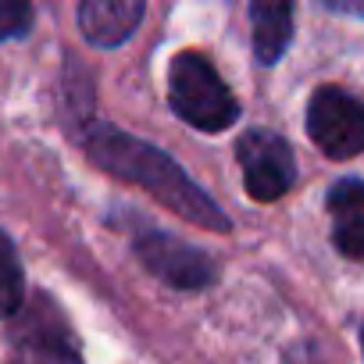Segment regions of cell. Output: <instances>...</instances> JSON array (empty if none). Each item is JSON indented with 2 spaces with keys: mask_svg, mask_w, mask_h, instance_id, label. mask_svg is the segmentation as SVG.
<instances>
[{
  "mask_svg": "<svg viewBox=\"0 0 364 364\" xmlns=\"http://www.w3.org/2000/svg\"><path fill=\"white\" fill-rule=\"evenodd\" d=\"M26 296V275L18 264V250L8 240V232H0V318H11L22 307Z\"/></svg>",
  "mask_w": 364,
  "mask_h": 364,
  "instance_id": "cell-10",
  "label": "cell"
},
{
  "mask_svg": "<svg viewBox=\"0 0 364 364\" xmlns=\"http://www.w3.org/2000/svg\"><path fill=\"white\" fill-rule=\"evenodd\" d=\"M146 0H79V29L82 36L100 47H122L143 22Z\"/></svg>",
  "mask_w": 364,
  "mask_h": 364,
  "instance_id": "cell-6",
  "label": "cell"
},
{
  "mask_svg": "<svg viewBox=\"0 0 364 364\" xmlns=\"http://www.w3.org/2000/svg\"><path fill=\"white\" fill-rule=\"evenodd\" d=\"M360 346H364V332H360Z\"/></svg>",
  "mask_w": 364,
  "mask_h": 364,
  "instance_id": "cell-13",
  "label": "cell"
},
{
  "mask_svg": "<svg viewBox=\"0 0 364 364\" xmlns=\"http://www.w3.org/2000/svg\"><path fill=\"white\" fill-rule=\"evenodd\" d=\"M82 146H86V154L97 168L146 190L157 204L171 208L190 225L208 229V232H229L232 229L225 211L197 186V182H190L186 171H182L164 150H157V146H150V143H143V139H136V136H129L114 125H104V122H93L82 132Z\"/></svg>",
  "mask_w": 364,
  "mask_h": 364,
  "instance_id": "cell-1",
  "label": "cell"
},
{
  "mask_svg": "<svg viewBox=\"0 0 364 364\" xmlns=\"http://www.w3.org/2000/svg\"><path fill=\"white\" fill-rule=\"evenodd\" d=\"M307 136L332 161L364 154V100L339 86H321L307 104Z\"/></svg>",
  "mask_w": 364,
  "mask_h": 364,
  "instance_id": "cell-3",
  "label": "cell"
},
{
  "mask_svg": "<svg viewBox=\"0 0 364 364\" xmlns=\"http://www.w3.org/2000/svg\"><path fill=\"white\" fill-rule=\"evenodd\" d=\"M254 54L261 65H275L293 43V0H250Z\"/></svg>",
  "mask_w": 364,
  "mask_h": 364,
  "instance_id": "cell-9",
  "label": "cell"
},
{
  "mask_svg": "<svg viewBox=\"0 0 364 364\" xmlns=\"http://www.w3.org/2000/svg\"><path fill=\"white\" fill-rule=\"evenodd\" d=\"M321 8L336 11V15H353V18H364V0H318Z\"/></svg>",
  "mask_w": 364,
  "mask_h": 364,
  "instance_id": "cell-12",
  "label": "cell"
},
{
  "mask_svg": "<svg viewBox=\"0 0 364 364\" xmlns=\"http://www.w3.org/2000/svg\"><path fill=\"white\" fill-rule=\"evenodd\" d=\"M136 257L143 261V268L168 282L171 289H208L218 279V268L211 264V257L190 243H182L168 232H139L136 236Z\"/></svg>",
  "mask_w": 364,
  "mask_h": 364,
  "instance_id": "cell-5",
  "label": "cell"
},
{
  "mask_svg": "<svg viewBox=\"0 0 364 364\" xmlns=\"http://www.w3.org/2000/svg\"><path fill=\"white\" fill-rule=\"evenodd\" d=\"M8 364H82V357L72 346V339L54 311V318H47V325L29 321V325L15 328V346H11Z\"/></svg>",
  "mask_w": 364,
  "mask_h": 364,
  "instance_id": "cell-8",
  "label": "cell"
},
{
  "mask_svg": "<svg viewBox=\"0 0 364 364\" xmlns=\"http://www.w3.org/2000/svg\"><path fill=\"white\" fill-rule=\"evenodd\" d=\"M236 157H240V168H243V186L254 200L272 204V200H279L293 190L296 161H293L289 143L279 132L250 129L247 136H240Z\"/></svg>",
  "mask_w": 364,
  "mask_h": 364,
  "instance_id": "cell-4",
  "label": "cell"
},
{
  "mask_svg": "<svg viewBox=\"0 0 364 364\" xmlns=\"http://www.w3.org/2000/svg\"><path fill=\"white\" fill-rule=\"evenodd\" d=\"M168 104L182 122L200 132H225L240 118V104L215 65L193 50H182L168 68Z\"/></svg>",
  "mask_w": 364,
  "mask_h": 364,
  "instance_id": "cell-2",
  "label": "cell"
},
{
  "mask_svg": "<svg viewBox=\"0 0 364 364\" xmlns=\"http://www.w3.org/2000/svg\"><path fill=\"white\" fill-rule=\"evenodd\" d=\"M328 215H332V243L343 257L364 261V182L339 178L328 190Z\"/></svg>",
  "mask_w": 364,
  "mask_h": 364,
  "instance_id": "cell-7",
  "label": "cell"
},
{
  "mask_svg": "<svg viewBox=\"0 0 364 364\" xmlns=\"http://www.w3.org/2000/svg\"><path fill=\"white\" fill-rule=\"evenodd\" d=\"M33 0H0V40H15L29 29Z\"/></svg>",
  "mask_w": 364,
  "mask_h": 364,
  "instance_id": "cell-11",
  "label": "cell"
}]
</instances>
